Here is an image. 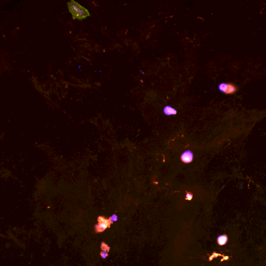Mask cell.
Wrapping results in <instances>:
<instances>
[{"label":"cell","instance_id":"10","mask_svg":"<svg viewBox=\"0 0 266 266\" xmlns=\"http://www.w3.org/2000/svg\"><path fill=\"white\" fill-rule=\"evenodd\" d=\"M100 255H101L102 258L104 259L108 256V254H107V253L104 252L102 251V252L100 253Z\"/></svg>","mask_w":266,"mask_h":266},{"label":"cell","instance_id":"4","mask_svg":"<svg viewBox=\"0 0 266 266\" xmlns=\"http://www.w3.org/2000/svg\"><path fill=\"white\" fill-rule=\"evenodd\" d=\"M193 158V154L192 152L190 150H187L185 151L183 154H181V159L182 162L186 163H189L192 162Z\"/></svg>","mask_w":266,"mask_h":266},{"label":"cell","instance_id":"1","mask_svg":"<svg viewBox=\"0 0 266 266\" xmlns=\"http://www.w3.org/2000/svg\"><path fill=\"white\" fill-rule=\"evenodd\" d=\"M67 5L69 11L72 14L73 19L81 20L90 16L89 11L86 8L73 0L68 2Z\"/></svg>","mask_w":266,"mask_h":266},{"label":"cell","instance_id":"2","mask_svg":"<svg viewBox=\"0 0 266 266\" xmlns=\"http://www.w3.org/2000/svg\"><path fill=\"white\" fill-rule=\"evenodd\" d=\"M98 224L95 225V231L96 232H102L105 230L107 228H110V226L112 224L113 222L109 219H107L104 217L99 216L98 218Z\"/></svg>","mask_w":266,"mask_h":266},{"label":"cell","instance_id":"8","mask_svg":"<svg viewBox=\"0 0 266 266\" xmlns=\"http://www.w3.org/2000/svg\"><path fill=\"white\" fill-rule=\"evenodd\" d=\"M193 198V195L190 192H187V193L186 196V199L187 200H191Z\"/></svg>","mask_w":266,"mask_h":266},{"label":"cell","instance_id":"3","mask_svg":"<svg viewBox=\"0 0 266 266\" xmlns=\"http://www.w3.org/2000/svg\"><path fill=\"white\" fill-rule=\"evenodd\" d=\"M218 89L221 92L227 95L233 94L238 90V88L232 83H222L218 85Z\"/></svg>","mask_w":266,"mask_h":266},{"label":"cell","instance_id":"5","mask_svg":"<svg viewBox=\"0 0 266 266\" xmlns=\"http://www.w3.org/2000/svg\"><path fill=\"white\" fill-rule=\"evenodd\" d=\"M163 112L166 115H175L177 114V111L170 106H166L163 109Z\"/></svg>","mask_w":266,"mask_h":266},{"label":"cell","instance_id":"9","mask_svg":"<svg viewBox=\"0 0 266 266\" xmlns=\"http://www.w3.org/2000/svg\"><path fill=\"white\" fill-rule=\"evenodd\" d=\"M110 219L112 222H117L118 220V217L116 215L114 214L110 217Z\"/></svg>","mask_w":266,"mask_h":266},{"label":"cell","instance_id":"6","mask_svg":"<svg viewBox=\"0 0 266 266\" xmlns=\"http://www.w3.org/2000/svg\"><path fill=\"white\" fill-rule=\"evenodd\" d=\"M227 236L226 235H222L218 237L217 238V242L220 245H225L227 241Z\"/></svg>","mask_w":266,"mask_h":266},{"label":"cell","instance_id":"7","mask_svg":"<svg viewBox=\"0 0 266 266\" xmlns=\"http://www.w3.org/2000/svg\"><path fill=\"white\" fill-rule=\"evenodd\" d=\"M101 248H102V252H104L106 253L108 252L109 251V250H110V247H108L107 244H105L104 243H102Z\"/></svg>","mask_w":266,"mask_h":266}]
</instances>
